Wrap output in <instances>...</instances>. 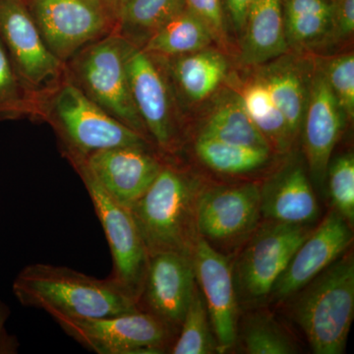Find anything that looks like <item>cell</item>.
Returning <instances> with one entry per match:
<instances>
[{"label":"cell","mask_w":354,"mask_h":354,"mask_svg":"<svg viewBox=\"0 0 354 354\" xmlns=\"http://www.w3.org/2000/svg\"><path fill=\"white\" fill-rule=\"evenodd\" d=\"M21 305L43 310L58 322L118 315L138 310L137 302L113 279L88 276L64 266H26L14 279Z\"/></svg>","instance_id":"6da1fadb"},{"label":"cell","mask_w":354,"mask_h":354,"mask_svg":"<svg viewBox=\"0 0 354 354\" xmlns=\"http://www.w3.org/2000/svg\"><path fill=\"white\" fill-rule=\"evenodd\" d=\"M203 188L198 179L165 165L151 187L130 208L149 257L164 252L192 257L200 236L197 202Z\"/></svg>","instance_id":"7a4b0ae2"},{"label":"cell","mask_w":354,"mask_h":354,"mask_svg":"<svg viewBox=\"0 0 354 354\" xmlns=\"http://www.w3.org/2000/svg\"><path fill=\"white\" fill-rule=\"evenodd\" d=\"M295 295L293 316L313 353H344L354 316L353 254H342Z\"/></svg>","instance_id":"3957f363"},{"label":"cell","mask_w":354,"mask_h":354,"mask_svg":"<svg viewBox=\"0 0 354 354\" xmlns=\"http://www.w3.org/2000/svg\"><path fill=\"white\" fill-rule=\"evenodd\" d=\"M50 120L72 165L97 151L115 147L150 148L151 141L115 120L68 81L50 102Z\"/></svg>","instance_id":"277c9868"},{"label":"cell","mask_w":354,"mask_h":354,"mask_svg":"<svg viewBox=\"0 0 354 354\" xmlns=\"http://www.w3.org/2000/svg\"><path fill=\"white\" fill-rule=\"evenodd\" d=\"M127 44L113 32L86 46L70 59L71 82L115 120L151 141L132 100L125 64Z\"/></svg>","instance_id":"5b68a950"},{"label":"cell","mask_w":354,"mask_h":354,"mask_svg":"<svg viewBox=\"0 0 354 354\" xmlns=\"http://www.w3.org/2000/svg\"><path fill=\"white\" fill-rule=\"evenodd\" d=\"M311 230L309 225L268 220L258 225L232 267L239 304H256L271 295L293 254Z\"/></svg>","instance_id":"8992f818"},{"label":"cell","mask_w":354,"mask_h":354,"mask_svg":"<svg viewBox=\"0 0 354 354\" xmlns=\"http://www.w3.org/2000/svg\"><path fill=\"white\" fill-rule=\"evenodd\" d=\"M51 53L68 62L86 46L113 32L104 0H24Z\"/></svg>","instance_id":"52a82bcc"},{"label":"cell","mask_w":354,"mask_h":354,"mask_svg":"<svg viewBox=\"0 0 354 354\" xmlns=\"http://www.w3.org/2000/svg\"><path fill=\"white\" fill-rule=\"evenodd\" d=\"M57 323L68 337L97 354L164 353L176 337V332L162 321L140 309Z\"/></svg>","instance_id":"ba28073f"},{"label":"cell","mask_w":354,"mask_h":354,"mask_svg":"<svg viewBox=\"0 0 354 354\" xmlns=\"http://www.w3.org/2000/svg\"><path fill=\"white\" fill-rule=\"evenodd\" d=\"M94 206L106 234L113 271L109 278L137 302L145 281L149 255L130 209L114 201L83 165H74Z\"/></svg>","instance_id":"9c48e42d"},{"label":"cell","mask_w":354,"mask_h":354,"mask_svg":"<svg viewBox=\"0 0 354 354\" xmlns=\"http://www.w3.org/2000/svg\"><path fill=\"white\" fill-rule=\"evenodd\" d=\"M261 216L260 186L256 184L203 188L198 198V234L214 248L248 239Z\"/></svg>","instance_id":"30bf717a"},{"label":"cell","mask_w":354,"mask_h":354,"mask_svg":"<svg viewBox=\"0 0 354 354\" xmlns=\"http://www.w3.org/2000/svg\"><path fill=\"white\" fill-rule=\"evenodd\" d=\"M0 39L28 87H41L64 68V62L44 43L24 0H0Z\"/></svg>","instance_id":"8fae6325"},{"label":"cell","mask_w":354,"mask_h":354,"mask_svg":"<svg viewBox=\"0 0 354 354\" xmlns=\"http://www.w3.org/2000/svg\"><path fill=\"white\" fill-rule=\"evenodd\" d=\"M125 64L135 108L151 141L171 152L176 147V128L169 86L152 55L129 41Z\"/></svg>","instance_id":"7c38bea8"},{"label":"cell","mask_w":354,"mask_h":354,"mask_svg":"<svg viewBox=\"0 0 354 354\" xmlns=\"http://www.w3.org/2000/svg\"><path fill=\"white\" fill-rule=\"evenodd\" d=\"M196 286L191 256L176 252L149 257L138 308L179 330Z\"/></svg>","instance_id":"4fadbf2b"},{"label":"cell","mask_w":354,"mask_h":354,"mask_svg":"<svg viewBox=\"0 0 354 354\" xmlns=\"http://www.w3.org/2000/svg\"><path fill=\"white\" fill-rule=\"evenodd\" d=\"M195 278L200 286L218 353H223L237 341V300L232 266L227 258L201 236L192 255Z\"/></svg>","instance_id":"5bb4252c"},{"label":"cell","mask_w":354,"mask_h":354,"mask_svg":"<svg viewBox=\"0 0 354 354\" xmlns=\"http://www.w3.org/2000/svg\"><path fill=\"white\" fill-rule=\"evenodd\" d=\"M80 165L121 206L130 209L151 187L164 164L149 148L115 147L91 153Z\"/></svg>","instance_id":"9a60e30c"},{"label":"cell","mask_w":354,"mask_h":354,"mask_svg":"<svg viewBox=\"0 0 354 354\" xmlns=\"http://www.w3.org/2000/svg\"><path fill=\"white\" fill-rule=\"evenodd\" d=\"M353 241L351 225L333 209L298 247L272 288V295L279 301L295 297V293L339 259Z\"/></svg>","instance_id":"2e32d148"},{"label":"cell","mask_w":354,"mask_h":354,"mask_svg":"<svg viewBox=\"0 0 354 354\" xmlns=\"http://www.w3.org/2000/svg\"><path fill=\"white\" fill-rule=\"evenodd\" d=\"M348 120L323 71L317 72L310 88L304 120V150L314 180L322 186L328 165Z\"/></svg>","instance_id":"e0dca14e"},{"label":"cell","mask_w":354,"mask_h":354,"mask_svg":"<svg viewBox=\"0 0 354 354\" xmlns=\"http://www.w3.org/2000/svg\"><path fill=\"white\" fill-rule=\"evenodd\" d=\"M261 215L268 221L309 225L319 207L306 172L300 165L286 167L260 187Z\"/></svg>","instance_id":"ac0fdd59"},{"label":"cell","mask_w":354,"mask_h":354,"mask_svg":"<svg viewBox=\"0 0 354 354\" xmlns=\"http://www.w3.org/2000/svg\"><path fill=\"white\" fill-rule=\"evenodd\" d=\"M244 30L241 51L244 64H265L288 50L281 0H253Z\"/></svg>","instance_id":"d6986e66"},{"label":"cell","mask_w":354,"mask_h":354,"mask_svg":"<svg viewBox=\"0 0 354 354\" xmlns=\"http://www.w3.org/2000/svg\"><path fill=\"white\" fill-rule=\"evenodd\" d=\"M185 8L184 0H120L113 32L142 48L162 26Z\"/></svg>","instance_id":"ffe728a7"},{"label":"cell","mask_w":354,"mask_h":354,"mask_svg":"<svg viewBox=\"0 0 354 354\" xmlns=\"http://www.w3.org/2000/svg\"><path fill=\"white\" fill-rule=\"evenodd\" d=\"M214 39L209 28L184 8L153 32L141 48L153 57H176L205 50Z\"/></svg>","instance_id":"44dd1931"},{"label":"cell","mask_w":354,"mask_h":354,"mask_svg":"<svg viewBox=\"0 0 354 354\" xmlns=\"http://www.w3.org/2000/svg\"><path fill=\"white\" fill-rule=\"evenodd\" d=\"M172 58V77L190 101L207 99L227 74V59L216 51L203 50Z\"/></svg>","instance_id":"7402d4cb"},{"label":"cell","mask_w":354,"mask_h":354,"mask_svg":"<svg viewBox=\"0 0 354 354\" xmlns=\"http://www.w3.org/2000/svg\"><path fill=\"white\" fill-rule=\"evenodd\" d=\"M200 136L271 151L264 135L244 108L241 95H230L216 106Z\"/></svg>","instance_id":"603a6c76"},{"label":"cell","mask_w":354,"mask_h":354,"mask_svg":"<svg viewBox=\"0 0 354 354\" xmlns=\"http://www.w3.org/2000/svg\"><path fill=\"white\" fill-rule=\"evenodd\" d=\"M259 80L264 84L272 101L285 116L292 136L297 137L304 124L310 90L295 69L274 66L263 71Z\"/></svg>","instance_id":"cb8c5ba5"},{"label":"cell","mask_w":354,"mask_h":354,"mask_svg":"<svg viewBox=\"0 0 354 354\" xmlns=\"http://www.w3.org/2000/svg\"><path fill=\"white\" fill-rule=\"evenodd\" d=\"M288 44L311 43L330 31V0H281Z\"/></svg>","instance_id":"d4e9b609"},{"label":"cell","mask_w":354,"mask_h":354,"mask_svg":"<svg viewBox=\"0 0 354 354\" xmlns=\"http://www.w3.org/2000/svg\"><path fill=\"white\" fill-rule=\"evenodd\" d=\"M241 97L254 124L264 135L270 147L279 152H286L295 137L264 84L259 79L249 84Z\"/></svg>","instance_id":"484cf974"},{"label":"cell","mask_w":354,"mask_h":354,"mask_svg":"<svg viewBox=\"0 0 354 354\" xmlns=\"http://www.w3.org/2000/svg\"><path fill=\"white\" fill-rule=\"evenodd\" d=\"M198 158L213 171L227 174L251 172L264 165L271 151L227 143L209 137H198Z\"/></svg>","instance_id":"4316f807"},{"label":"cell","mask_w":354,"mask_h":354,"mask_svg":"<svg viewBox=\"0 0 354 354\" xmlns=\"http://www.w3.org/2000/svg\"><path fill=\"white\" fill-rule=\"evenodd\" d=\"M209 318L199 286H195L192 298L179 328L178 337L171 346L174 354H209L218 353L215 337L212 335Z\"/></svg>","instance_id":"83f0119b"},{"label":"cell","mask_w":354,"mask_h":354,"mask_svg":"<svg viewBox=\"0 0 354 354\" xmlns=\"http://www.w3.org/2000/svg\"><path fill=\"white\" fill-rule=\"evenodd\" d=\"M241 342L249 354H292L298 353L297 342L271 315L264 312L251 314L243 323Z\"/></svg>","instance_id":"f1b7e54d"},{"label":"cell","mask_w":354,"mask_h":354,"mask_svg":"<svg viewBox=\"0 0 354 354\" xmlns=\"http://www.w3.org/2000/svg\"><path fill=\"white\" fill-rule=\"evenodd\" d=\"M328 188L330 202L337 214L349 225L354 221V157L348 153L328 165Z\"/></svg>","instance_id":"f546056e"},{"label":"cell","mask_w":354,"mask_h":354,"mask_svg":"<svg viewBox=\"0 0 354 354\" xmlns=\"http://www.w3.org/2000/svg\"><path fill=\"white\" fill-rule=\"evenodd\" d=\"M330 90L333 91L348 120L354 115V55H339L330 60L324 70Z\"/></svg>","instance_id":"4dcf8cb0"},{"label":"cell","mask_w":354,"mask_h":354,"mask_svg":"<svg viewBox=\"0 0 354 354\" xmlns=\"http://www.w3.org/2000/svg\"><path fill=\"white\" fill-rule=\"evenodd\" d=\"M22 85L0 39V118L19 113L23 106Z\"/></svg>","instance_id":"1f68e13d"},{"label":"cell","mask_w":354,"mask_h":354,"mask_svg":"<svg viewBox=\"0 0 354 354\" xmlns=\"http://www.w3.org/2000/svg\"><path fill=\"white\" fill-rule=\"evenodd\" d=\"M185 9L209 28L214 38H221L225 32L221 0H184Z\"/></svg>","instance_id":"d6a6232c"},{"label":"cell","mask_w":354,"mask_h":354,"mask_svg":"<svg viewBox=\"0 0 354 354\" xmlns=\"http://www.w3.org/2000/svg\"><path fill=\"white\" fill-rule=\"evenodd\" d=\"M332 27L337 39L351 37L354 31V0H330Z\"/></svg>","instance_id":"836d02e7"},{"label":"cell","mask_w":354,"mask_h":354,"mask_svg":"<svg viewBox=\"0 0 354 354\" xmlns=\"http://www.w3.org/2000/svg\"><path fill=\"white\" fill-rule=\"evenodd\" d=\"M253 0H225L230 19L237 31H243L247 14Z\"/></svg>","instance_id":"e575fe53"},{"label":"cell","mask_w":354,"mask_h":354,"mask_svg":"<svg viewBox=\"0 0 354 354\" xmlns=\"http://www.w3.org/2000/svg\"><path fill=\"white\" fill-rule=\"evenodd\" d=\"M106 1V3L108 4L109 7H111V10H113V12L114 14V11H115L116 6H118V2L120 1V0H104Z\"/></svg>","instance_id":"d590c367"}]
</instances>
